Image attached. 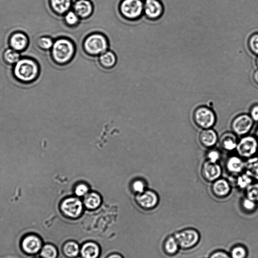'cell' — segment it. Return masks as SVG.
Here are the masks:
<instances>
[{
  "label": "cell",
  "mask_w": 258,
  "mask_h": 258,
  "mask_svg": "<svg viewBox=\"0 0 258 258\" xmlns=\"http://www.w3.org/2000/svg\"><path fill=\"white\" fill-rule=\"evenodd\" d=\"M231 186L245 190L254 180L245 172L237 175H231L228 179Z\"/></svg>",
  "instance_id": "23"
},
{
  "label": "cell",
  "mask_w": 258,
  "mask_h": 258,
  "mask_svg": "<svg viewBox=\"0 0 258 258\" xmlns=\"http://www.w3.org/2000/svg\"><path fill=\"white\" fill-rule=\"evenodd\" d=\"M61 213L66 217L76 219L80 217L85 210L82 201L77 197H68L63 199L59 205Z\"/></svg>",
  "instance_id": "5"
},
{
  "label": "cell",
  "mask_w": 258,
  "mask_h": 258,
  "mask_svg": "<svg viewBox=\"0 0 258 258\" xmlns=\"http://www.w3.org/2000/svg\"><path fill=\"white\" fill-rule=\"evenodd\" d=\"M117 10L119 15L128 22H136L143 17V0H121Z\"/></svg>",
  "instance_id": "4"
},
{
  "label": "cell",
  "mask_w": 258,
  "mask_h": 258,
  "mask_svg": "<svg viewBox=\"0 0 258 258\" xmlns=\"http://www.w3.org/2000/svg\"><path fill=\"white\" fill-rule=\"evenodd\" d=\"M255 64H256V67L258 68V55L257 56L256 58H255Z\"/></svg>",
  "instance_id": "43"
},
{
  "label": "cell",
  "mask_w": 258,
  "mask_h": 258,
  "mask_svg": "<svg viewBox=\"0 0 258 258\" xmlns=\"http://www.w3.org/2000/svg\"><path fill=\"white\" fill-rule=\"evenodd\" d=\"M133 187L136 192L141 194L144 192L145 185L142 181L137 180L134 183Z\"/></svg>",
  "instance_id": "39"
},
{
  "label": "cell",
  "mask_w": 258,
  "mask_h": 258,
  "mask_svg": "<svg viewBox=\"0 0 258 258\" xmlns=\"http://www.w3.org/2000/svg\"><path fill=\"white\" fill-rule=\"evenodd\" d=\"M100 67L105 70L113 69L117 64V57L116 53L109 49L97 57Z\"/></svg>",
  "instance_id": "20"
},
{
  "label": "cell",
  "mask_w": 258,
  "mask_h": 258,
  "mask_svg": "<svg viewBox=\"0 0 258 258\" xmlns=\"http://www.w3.org/2000/svg\"><path fill=\"white\" fill-rule=\"evenodd\" d=\"M239 155H232L226 160L225 168L231 175H237L245 170V161Z\"/></svg>",
  "instance_id": "18"
},
{
  "label": "cell",
  "mask_w": 258,
  "mask_h": 258,
  "mask_svg": "<svg viewBox=\"0 0 258 258\" xmlns=\"http://www.w3.org/2000/svg\"><path fill=\"white\" fill-rule=\"evenodd\" d=\"M61 19L65 26L70 29L79 26L82 21L72 9L67 12Z\"/></svg>",
  "instance_id": "27"
},
{
  "label": "cell",
  "mask_w": 258,
  "mask_h": 258,
  "mask_svg": "<svg viewBox=\"0 0 258 258\" xmlns=\"http://www.w3.org/2000/svg\"><path fill=\"white\" fill-rule=\"evenodd\" d=\"M29 43L28 36L20 31L13 33L9 39V45L12 49L22 52L26 49Z\"/></svg>",
  "instance_id": "17"
},
{
  "label": "cell",
  "mask_w": 258,
  "mask_h": 258,
  "mask_svg": "<svg viewBox=\"0 0 258 258\" xmlns=\"http://www.w3.org/2000/svg\"><path fill=\"white\" fill-rule=\"evenodd\" d=\"M179 248V245L174 236L168 237L163 243V249L169 255L176 253Z\"/></svg>",
  "instance_id": "30"
},
{
  "label": "cell",
  "mask_w": 258,
  "mask_h": 258,
  "mask_svg": "<svg viewBox=\"0 0 258 258\" xmlns=\"http://www.w3.org/2000/svg\"><path fill=\"white\" fill-rule=\"evenodd\" d=\"M244 172L254 181H258V156L256 155L246 159Z\"/></svg>",
  "instance_id": "26"
},
{
  "label": "cell",
  "mask_w": 258,
  "mask_h": 258,
  "mask_svg": "<svg viewBox=\"0 0 258 258\" xmlns=\"http://www.w3.org/2000/svg\"><path fill=\"white\" fill-rule=\"evenodd\" d=\"M192 118L195 123L202 130L212 128L216 122L215 113L206 106H200L196 108Z\"/></svg>",
  "instance_id": "6"
},
{
  "label": "cell",
  "mask_w": 258,
  "mask_h": 258,
  "mask_svg": "<svg viewBox=\"0 0 258 258\" xmlns=\"http://www.w3.org/2000/svg\"><path fill=\"white\" fill-rule=\"evenodd\" d=\"M54 39L52 37L48 35L42 36L37 40V45L42 50L45 51H50L53 43Z\"/></svg>",
  "instance_id": "31"
},
{
  "label": "cell",
  "mask_w": 258,
  "mask_h": 258,
  "mask_svg": "<svg viewBox=\"0 0 258 258\" xmlns=\"http://www.w3.org/2000/svg\"><path fill=\"white\" fill-rule=\"evenodd\" d=\"M257 203L245 197L242 202L241 205L243 209L247 212H252L254 211L257 206Z\"/></svg>",
  "instance_id": "36"
},
{
  "label": "cell",
  "mask_w": 258,
  "mask_h": 258,
  "mask_svg": "<svg viewBox=\"0 0 258 258\" xmlns=\"http://www.w3.org/2000/svg\"><path fill=\"white\" fill-rule=\"evenodd\" d=\"M249 114L254 122H258V103L251 106Z\"/></svg>",
  "instance_id": "38"
},
{
  "label": "cell",
  "mask_w": 258,
  "mask_h": 258,
  "mask_svg": "<svg viewBox=\"0 0 258 258\" xmlns=\"http://www.w3.org/2000/svg\"><path fill=\"white\" fill-rule=\"evenodd\" d=\"M136 202L142 209L145 210H151L157 207L159 203V197L155 192L147 190L136 197Z\"/></svg>",
  "instance_id": "13"
},
{
  "label": "cell",
  "mask_w": 258,
  "mask_h": 258,
  "mask_svg": "<svg viewBox=\"0 0 258 258\" xmlns=\"http://www.w3.org/2000/svg\"><path fill=\"white\" fill-rule=\"evenodd\" d=\"M73 0H49V5L52 12L57 17H62L72 10Z\"/></svg>",
  "instance_id": "21"
},
{
  "label": "cell",
  "mask_w": 258,
  "mask_h": 258,
  "mask_svg": "<svg viewBox=\"0 0 258 258\" xmlns=\"http://www.w3.org/2000/svg\"><path fill=\"white\" fill-rule=\"evenodd\" d=\"M255 136L258 138V126L255 131Z\"/></svg>",
  "instance_id": "44"
},
{
  "label": "cell",
  "mask_w": 258,
  "mask_h": 258,
  "mask_svg": "<svg viewBox=\"0 0 258 258\" xmlns=\"http://www.w3.org/2000/svg\"><path fill=\"white\" fill-rule=\"evenodd\" d=\"M210 258H231L230 255L223 251H217L213 253Z\"/></svg>",
  "instance_id": "40"
},
{
  "label": "cell",
  "mask_w": 258,
  "mask_h": 258,
  "mask_svg": "<svg viewBox=\"0 0 258 258\" xmlns=\"http://www.w3.org/2000/svg\"><path fill=\"white\" fill-rule=\"evenodd\" d=\"M13 72L18 81L30 83L38 78L40 68L38 63L34 59L23 57L14 65Z\"/></svg>",
  "instance_id": "3"
},
{
  "label": "cell",
  "mask_w": 258,
  "mask_h": 258,
  "mask_svg": "<svg viewBox=\"0 0 258 258\" xmlns=\"http://www.w3.org/2000/svg\"><path fill=\"white\" fill-rule=\"evenodd\" d=\"M76 52L77 47L74 40L68 36L60 35L54 39L50 53L54 63L62 67L73 60Z\"/></svg>",
  "instance_id": "1"
},
{
  "label": "cell",
  "mask_w": 258,
  "mask_h": 258,
  "mask_svg": "<svg viewBox=\"0 0 258 258\" xmlns=\"http://www.w3.org/2000/svg\"><path fill=\"white\" fill-rule=\"evenodd\" d=\"M101 252V246L95 241L87 240L81 244L80 255L82 258H98Z\"/></svg>",
  "instance_id": "15"
},
{
  "label": "cell",
  "mask_w": 258,
  "mask_h": 258,
  "mask_svg": "<svg viewBox=\"0 0 258 258\" xmlns=\"http://www.w3.org/2000/svg\"><path fill=\"white\" fill-rule=\"evenodd\" d=\"M22 57L20 52L17 51L11 47L6 49L3 53V58L5 61L11 65H14Z\"/></svg>",
  "instance_id": "29"
},
{
  "label": "cell",
  "mask_w": 258,
  "mask_h": 258,
  "mask_svg": "<svg viewBox=\"0 0 258 258\" xmlns=\"http://www.w3.org/2000/svg\"><path fill=\"white\" fill-rule=\"evenodd\" d=\"M164 8L160 0H145L144 1L143 17L151 21L160 19L164 13Z\"/></svg>",
  "instance_id": "10"
},
{
  "label": "cell",
  "mask_w": 258,
  "mask_h": 258,
  "mask_svg": "<svg viewBox=\"0 0 258 258\" xmlns=\"http://www.w3.org/2000/svg\"><path fill=\"white\" fill-rule=\"evenodd\" d=\"M211 189L215 197L224 198L230 194L232 186L228 179L220 177L212 182Z\"/></svg>",
  "instance_id": "16"
},
{
  "label": "cell",
  "mask_w": 258,
  "mask_h": 258,
  "mask_svg": "<svg viewBox=\"0 0 258 258\" xmlns=\"http://www.w3.org/2000/svg\"><path fill=\"white\" fill-rule=\"evenodd\" d=\"M222 169L219 163H214L206 160L202 164L201 174L207 182H213L220 178Z\"/></svg>",
  "instance_id": "12"
},
{
  "label": "cell",
  "mask_w": 258,
  "mask_h": 258,
  "mask_svg": "<svg viewBox=\"0 0 258 258\" xmlns=\"http://www.w3.org/2000/svg\"><path fill=\"white\" fill-rule=\"evenodd\" d=\"M247 255L246 249L242 246L238 245L234 247L231 250V258H245Z\"/></svg>",
  "instance_id": "35"
},
{
  "label": "cell",
  "mask_w": 258,
  "mask_h": 258,
  "mask_svg": "<svg viewBox=\"0 0 258 258\" xmlns=\"http://www.w3.org/2000/svg\"><path fill=\"white\" fill-rule=\"evenodd\" d=\"M253 80L256 84L258 85V69L256 70L252 75Z\"/></svg>",
  "instance_id": "42"
},
{
  "label": "cell",
  "mask_w": 258,
  "mask_h": 258,
  "mask_svg": "<svg viewBox=\"0 0 258 258\" xmlns=\"http://www.w3.org/2000/svg\"><path fill=\"white\" fill-rule=\"evenodd\" d=\"M221 158V153L220 151L214 148L209 149L206 153V160L209 161L218 163Z\"/></svg>",
  "instance_id": "34"
},
{
  "label": "cell",
  "mask_w": 258,
  "mask_h": 258,
  "mask_svg": "<svg viewBox=\"0 0 258 258\" xmlns=\"http://www.w3.org/2000/svg\"><path fill=\"white\" fill-rule=\"evenodd\" d=\"M43 246L41 238L35 234L25 235L21 241L22 250L26 254L33 255L40 252Z\"/></svg>",
  "instance_id": "11"
},
{
  "label": "cell",
  "mask_w": 258,
  "mask_h": 258,
  "mask_svg": "<svg viewBox=\"0 0 258 258\" xmlns=\"http://www.w3.org/2000/svg\"><path fill=\"white\" fill-rule=\"evenodd\" d=\"M83 203L86 209L95 210L101 206L102 204V200L98 194L91 192L84 196Z\"/></svg>",
  "instance_id": "25"
},
{
  "label": "cell",
  "mask_w": 258,
  "mask_h": 258,
  "mask_svg": "<svg viewBox=\"0 0 258 258\" xmlns=\"http://www.w3.org/2000/svg\"><path fill=\"white\" fill-rule=\"evenodd\" d=\"M80 19L86 20L90 18L94 12V6L91 0H75L72 9Z\"/></svg>",
  "instance_id": "14"
},
{
  "label": "cell",
  "mask_w": 258,
  "mask_h": 258,
  "mask_svg": "<svg viewBox=\"0 0 258 258\" xmlns=\"http://www.w3.org/2000/svg\"><path fill=\"white\" fill-rule=\"evenodd\" d=\"M246 197L258 204V181H253L244 190Z\"/></svg>",
  "instance_id": "32"
},
{
  "label": "cell",
  "mask_w": 258,
  "mask_h": 258,
  "mask_svg": "<svg viewBox=\"0 0 258 258\" xmlns=\"http://www.w3.org/2000/svg\"><path fill=\"white\" fill-rule=\"evenodd\" d=\"M109 46L110 42L108 37L100 31H94L87 34L81 44L83 51L91 57H97L109 49Z\"/></svg>",
  "instance_id": "2"
},
{
  "label": "cell",
  "mask_w": 258,
  "mask_h": 258,
  "mask_svg": "<svg viewBox=\"0 0 258 258\" xmlns=\"http://www.w3.org/2000/svg\"><path fill=\"white\" fill-rule=\"evenodd\" d=\"M35 258H42V257H35Z\"/></svg>",
  "instance_id": "45"
},
{
  "label": "cell",
  "mask_w": 258,
  "mask_h": 258,
  "mask_svg": "<svg viewBox=\"0 0 258 258\" xmlns=\"http://www.w3.org/2000/svg\"><path fill=\"white\" fill-rule=\"evenodd\" d=\"M235 151L243 159L256 156L258 152V138L255 135H247L238 141Z\"/></svg>",
  "instance_id": "7"
},
{
  "label": "cell",
  "mask_w": 258,
  "mask_h": 258,
  "mask_svg": "<svg viewBox=\"0 0 258 258\" xmlns=\"http://www.w3.org/2000/svg\"><path fill=\"white\" fill-rule=\"evenodd\" d=\"M199 139L203 146L209 149L216 145L218 136L217 132L212 128L203 129L199 134Z\"/></svg>",
  "instance_id": "19"
},
{
  "label": "cell",
  "mask_w": 258,
  "mask_h": 258,
  "mask_svg": "<svg viewBox=\"0 0 258 258\" xmlns=\"http://www.w3.org/2000/svg\"><path fill=\"white\" fill-rule=\"evenodd\" d=\"M247 46L251 53L258 55V32L252 33L247 40Z\"/></svg>",
  "instance_id": "33"
},
{
  "label": "cell",
  "mask_w": 258,
  "mask_h": 258,
  "mask_svg": "<svg viewBox=\"0 0 258 258\" xmlns=\"http://www.w3.org/2000/svg\"><path fill=\"white\" fill-rule=\"evenodd\" d=\"M81 244L74 240L66 241L61 246L63 254L68 258H76L80 255Z\"/></svg>",
  "instance_id": "24"
},
{
  "label": "cell",
  "mask_w": 258,
  "mask_h": 258,
  "mask_svg": "<svg viewBox=\"0 0 258 258\" xmlns=\"http://www.w3.org/2000/svg\"><path fill=\"white\" fill-rule=\"evenodd\" d=\"M40 255L42 258H57L58 250L56 245L52 243L48 242L43 245Z\"/></svg>",
  "instance_id": "28"
},
{
  "label": "cell",
  "mask_w": 258,
  "mask_h": 258,
  "mask_svg": "<svg viewBox=\"0 0 258 258\" xmlns=\"http://www.w3.org/2000/svg\"><path fill=\"white\" fill-rule=\"evenodd\" d=\"M254 121L249 114L242 113L235 116L231 123L232 132L236 136L248 135L254 125Z\"/></svg>",
  "instance_id": "8"
},
{
  "label": "cell",
  "mask_w": 258,
  "mask_h": 258,
  "mask_svg": "<svg viewBox=\"0 0 258 258\" xmlns=\"http://www.w3.org/2000/svg\"><path fill=\"white\" fill-rule=\"evenodd\" d=\"M219 140L221 148L227 152L235 150L238 142L237 136L232 132L224 133Z\"/></svg>",
  "instance_id": "22"
},
{
  "label": "cell",
  "mask_w": 258,
  "mask_h": 258,
  "mask_svg": "<svg viewBox=\"0 0 258 258\" xmlns=\"http://www.w3.org/2000/svg\"><path fill=\"white\" fill-rule=\"evenodd\" d=\"M174 237L179 247L188 249L195 246L199 242L200 235L198 231L193 229H186L177 232Z\"/></svg>",
  "instance_id": "9"
},
{
  "label": "cell",
  "mask_w": 258,
  "mask_h": 258,
  "mask_svg": "<svg viewBox=\"0 0 258 258\" xmlns=\"http://www.w3.org/2000/svg\"><path fill=\"white\" fill-rule=\"evenodd\" d=\"M106 258H124L122 255L117 252H113L107 255Z\"/></svg>",
  "instance_id": "41"
},
{
  "label": "cell",
  "mask_w": 258,
  "mask_h": 258,
  "mask_svg": "<svg viewBox=\"0 0 258 258\" xmlns=\"http://www.w3.org/2000/svg\"><path fill=\"white\" fill-rule=\"evenodd\" d=\"M88 187L85 184L78 185L75 189V194L78 197H83L88 194Z\"/></svg>",
  "instance_id": "37"
}]
</instances>
